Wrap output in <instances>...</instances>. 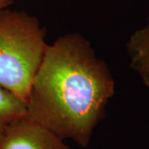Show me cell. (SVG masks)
<instances>
[{"instance_id":"obj_3","label":"cell","mask_w":149,"mask_h":149,"mask_svg":"<svg viewBox=\"0 0 149 149\" xmlns=\"http://www.w3.org/2000/svg\"><path fill=\"white\" fill-rule=\"evenodd\" d=\"M0 149H70L56 133L25 116L12 122L0 134Z\"/></svg>"},{"instance_id":"obj_7","label":"cell","mask_w":149,"mask_h":149,"mask_svg":"<svg viewBox=\"0 0 149 149\" xmlns=\"http://www.w3.org/2000/svg\"><path fill=\"white\" fill-rule=\"evenodd\" d=\"M147 18H148V22L149 23V12H148V17H147Z\"/></svg>"},{"instance_id":"obj_1","label":"cell","mask_w":149,"mask_h":149,"mask_svg":"<svg viewBox=\"0 0 149 149\" xmlns=\"http://www.w3.org/2000/svg\"><path fill=\"white\" fill-rule=\"evenodd\" d=\"M115 92L107 63L80 33L47 47L32 80L25 117L86 148Z\"/></svg>"},{"instance_id":"obj_4","label":"cell","mask_w":149,"mask_h":149,"mask_svg":"<svg viewBox=\"0 0 149 149\" xmlns=\"http://www.w3.org/2000/svg\"><path fill=\"white\" fill-rule=\"evenodd\" d=\"M130 67L149 88V23L137 29L126 43Z\"/></svg>"},{"instance_id":"obj_2","label":"cell","mask_w":149,"mask_h":149,"mask_svg":"<svg viewBox=\"0 0 149 149\" xmlns=\"http://www.w3.org/2000/svg\"><path fill=\"white\" fill-rule=\"evenodd\" d=\"M46 34L36 16L0 10V86L25 104L48 45Z\"/></svg>"},{"instance_id":"obj_5","label":"cell","mask_w":149,"mask_h":149,"mask_svg":"<svg viewBox=\"0 0 149 149\" xmlns=\"http://www.w3.org/2000/svg\"><path fill=\"white\" fill-rule=\"evenodd\" d=\"M26 114V104L0 86V134L11 123Z\"/></svg>"},{"instance_id":"obj_6","label":"cell","mask_w":149,"mask_h":149,"mask_svg":"<svg viewBox=\"0 0 149 149\" xmlns=\"http://www.w3.org/2000/svg\"><path fill=\"white\" fill-rule=\"evenodd\" d=\"M13 2L14 0H0V10L6 8H9L13 3Z\"/></svg>"}]
</instances>
